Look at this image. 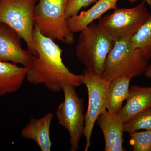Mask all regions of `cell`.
I'll list each match as a JSON object with an SVG mask.
<instances>
[{
    "mask_svg": "<svg viewBox=\"0 0 151 151\" xmlns=\"http://www.w3.org/2000/svg\"><path fill=\"white\" fill-rule=\"evenodd\" d=\"M35 55L27 68L26 77L31 84H43L54 92L62 91L65 84L77 87L82 83V74L70 72L63 63L62 50L51 38L41 33L35 26L33 34Z\"/></svg>",
    "mask_w": 151,
    "mask_h": 151,
    "instance_id": "1",
    "label": "cell"
},
{
    "mask_svg": "<svg viewBox=\"0 0 151 151\" xmlns=\"http://www.w3.org/2000/svg\"><path fill=\"white\" fill-rule=\"evenodd\" d=\"M114 43L112 38L93 22L80 32L76 55L85 69L100 76Z\"/></svg>",
    "mask_w": 151,
    "mask_h": 151,
    "instance_id": "2",
    "label": "cell"
},
{
    "mask_svg": "<svg viewBox=\"0 0 151 151\" xmlns=\"http://www.w3.org/2000/svg\"><path fill=\"white\" fill-rule=\"evenodd\" d=\"M149 58L135 50L130 39L115 42L100 76L108 81L121 77L140 76L149 65Z\"/></svg>",
    "mask_w": 151,
    "mask_h": 151,
    "instance_id": "3",
    "label": "cell"
},
{
    "mask_svg": "<svg viewBox=\"0 0 151 151\" xmlns=\"http://www.w3.org/2000/svg\"><path fill=\"white\" fill-rule=\"evenodd\" d=\"M68 0H38L35 9V26L41 33L67 45L75 42L68 27L65 9Z\"/></svg>",
    "mask_w": 151,
    "mask_h": 151,
    "instance_id": "4",
    "label": "cell"
},
{
    "mask_svg": "<svg viewBox=\"0 0 151 151\" xmlns=\"http://www.w3.org/2000/svg\"><path fill=\"white\" fill-rule=\"evenodd\" d=\"M145 3L143 1L131 8H117L112 13L100 19L97 24L114 42L130 40L151 17Z\"/></svg>",
    "mask_w": 151,
    "mask_h": 151,
    "instance_id": "5",
    "label": "cell"
},
{
    "mask_svg": "<svg viewBox=\"0 0 151 151\" xmlns=\"http://www.w3.org/2000/svg\"><path fill=\"white\" fill-rule=\"evenodd\" d=\"M38 0H0V22L7 25L23 40L33 55L34 14Z\"/></svg>",
    "mask_w": 151,
    "mask_h": 151,
    "instance_id": "6",
    "label": "cell"
},
{
    "mask_svg": "<svg viewBox=\"0 0 151 151\" xmlns=\"http://www.w3.org/2000/svg\"><path fill=\"white\" fill-rule=\"evenodd\" d=\"M75 87L68 84L63 86L64 101L59 104L55 111L58 123L69 133L71 151L78 150L85 122L83 100L78 97Z\"/></svg>",
    "mask_w": 151,
    "mask_h": 151,
    "instance_id": "7",
    "label": "cell"
},
{
    "mask_svg": "<svg viewBox=\"0 0 151 151\" xmlns=\"http://www.w3.org/2000/svg\"><path fill=\"white\" fill-rule=\"evenodd\" d=\"M82 74V83L88 91V107L85 115L83 135L86 139L84 151L88 150L90 146L91 136L94 124L100 114L106 110V99L109 81L100 76L84 70Z\"/></svg>",
    "mask_w": 151,
    "mask_h": 151,
    "instance_id": "8",
    "label": "cell"
},
{
    "mask_svg": "<svg viewBox=\"0 0 151 151\" xmlns=\"http://www.w3.org/2000/svg\"><path fill=\"white\" fill-rule=\"evenodd\" d=\"M21 39L12 29L0 22V61L29 66L33 55L22 48Z\"/></svg>",
    "mask_w": 151,
    "mask_h": 151,
    "instance_id": "9",
    "label": "cell"
},
{
    "mask_svg": "<svg viewBox=\"0 0 151 151\" xmlns=\"http://www.w3.org/2000/svg\"><path fill=\"white\" fill-rule=\"evenodd\" d=\"M104 135L105 151H124L123 133L124 124L117 114L108 112L107 110L101 113L97 121Z\"/></svg>",
    "mask_w": 151,
    "mask_h": 151,
    "instance_id": "10",
    "label": "cell"
},
{
    "mask_svg": "<svg viewBox=\"0 0 151 151\" xmlns=\"http://www.w3.org/2000/svg\"><path fill=\"white\" fill-rule=\"evenodd\" d=\"M126 100V105L117 114L123 124L151 107V87L132 86Z\"/></svg>",
    "mask_w": 151,
    "mask_h": 151,
    "instance_id": "11",
    "label": "cell"
},
{
    "mask_svg": "<svg viewBox=\"0 0 151 151\" xmlns=\"http://www.w3.org/2000/svg\"><path fill=\"white\" fill-rule=\"evenodd\" d=\"M53 117L52 113L50 112L40 119H31L22 130V137L34 141L41 151H51L52 143L50 137V128Z\"/></svg>",
    "mask_w": 151,
    "mask_h": 151,
    "instance_id": "12",
    "label": "cell"
},
{
    "mask_svg": "<svg viewBox=\"0 0 151 151\" xmlns=\"http://www.w3.org/2000/svg\"><path fill=\"white\" fill-rule=\"evenodd\" d=\"M119 0H97L92 7L83 11L79 14L67 19L68 27L70 31L74 33L80 32L84 28L100 19L105 13L111 9L118 8Z\"/></svg>",
    "mask_w": 151,
    "mask_h": 151,
    "instance_id": "13",
    "label": "cell"
},
{
    "mask_svg": "<svg viewBox=\"0 0 151 151\" xmlns=\"http://www.w3.org/2000/svg\"><path fill=\"white\" fill-rule=\"evenodd\" d=\"M27 68L16 63L0 61V97L16 92L26 77Z\"/></svg>",
    "mask_w": 151,
    "mask_h": 151,
    "instance_id": "14",
    "label": "cell"
},
{
    "mask_svg": "<svg viewBox=\"0 0 151 151\" xmlns=\"http://www.w3.org/2000/svg\"><path fill=\"white\" fill-rule=\"evenodd\" d=\"M132 78L121 77L114 78L108 83L106 99V110L110 113L117 114L129 94V84Z\"/></svg>",
    "mask_w": 151,
    "mask_h": 151,
    "instance_id": "15",
    "label": "cell"
},
{
    "mask_svg": "<svg viewBox=\"0 0 151 151\" xmlns=\"http://www.w3.org/2000/svg\"><path fill=\"white\" fill-rule=\"evenodd\" d=\"M135 50L151 58V17L130 39Z\"/></svg>",
    "mask_w": 151,
    "mask_h": 151,
    "instance_id": "16",
    "label": "cell"
},
{
    "mask_svg": "<svg viewBox=\"0 0 151 151\" xmlns=\"http://www.w3.org/2000/svg\"><path fill=\"white\" fill-rule=\"evenodd\" d=\"M140 129L151 130V107L124 124V132L131 133Z\"/></svg>",
    "mask_w": 151,
    "mask_h": 151,
    "instance_id": "17",
    "label": "cell"
},
{
    "mask_svg": "<svg viewBox=\"0 0 151 151\" xmlns=\"http://www.w3.org/2000/svg\"><path fill=\"white\" fill-rule=\"evenodd\" d=\"M130 143L134 151H151V130L130 133Z\"/></svg>",
    "mask_w": 151,
    "mask_h": 151,
    "instance_id": "18",
    "label": "cell"
},
{
    "mask_svg": "<svg viewBox=\"0 0 151 151\" xmlns=\"http://www.w3.org/2000/svg\"><path fill=\"white\" fill-rule=\"evenodd\" d=\"M97 0H68L65 9L66 18L78 14L83 8H86L90 4L96 2Z\"/></svg>",
    "mask_w": 151,
    "mask_h": 151,
    "instance_id": "19",
    "label": "cell"
},
{
    "mask_svg": "<svg viewBox=\"0 0 151 151\" xmlns=\"http://www.w3.org/2000/svg\"><path fill=\"white\" fill-rule=\"evenodd\" d=\"M144 73L146 77L151 78V63L150 65H148Z\"/></svg>",
    "mask_w": 151,
    "mask_h": 151,
    "instance_id": "20",
    "label": "cell"
},
{
    "mask_svg": "<svg viewBox=\"0 0 151 151\" xmlns=\"http://www.w3.org/2000/svg\"><path fill=\"white\" fill-rule=\"evenodd\" d=\"M128 1L131 3H134L137 1L139 0H128ZM143 1L147 3L148 5L151 6V0H143Z\"/></svg>",
    "mask_w": 151,
    "mask_h": 151,
    "instance_id": "21",
    "label": "cell"
},
{
    "mask_svg": "<svg viewBox=\"0 0 151 151\" xmlns=\"http://www.w3.org/2000/svg\"></svg>",
    "mask_w": 151,
    "mask_h": 151,
    "instance_id": "22",
    "label": "cell"
}]
</instances>
